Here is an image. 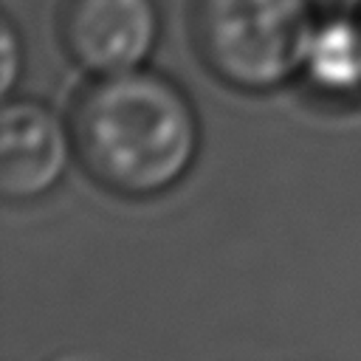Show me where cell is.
Instances as JSON below:
<instances>
[{"label": "cell", "instance_id": "cell-2", "mask_svg": "<svg viewBox=\"0 0 361 361\" xmlns=\"http://www.w3.org/2000/svg\"><path fill=\"white\" fill-rule=\"evenodd\" d=\"M316 0H189L186 28L200 65L226 87L265 96L299 79Z\"/></svg>", "mask_w": 361, "mask_h": 361}, {"label": "cell", "instance_id": "cell-6", "mask_svg": "<svg viewBox=\"0 0 361 361\" xmlns=\"http://www.w3.org/2000/svg\"><path fill=\"white\" fill-rule=\"evenodd\" d=\"M23 65H25L23 34L14 23V17L3 14V20H0V90H3V99L14 96V90L23 79Z\"/></svg>", "mask_w": 361, "mask_h": 361}, {"label": "cell", "instance_id": "cell-7", "mask_svg": "<svg viewBox=\"0 0 361 361\" xmlns=\"http://www.w3.org/2000/svg\"><path fill=\"white\" fill-rule=\"evenodd\" d=\"M358 8H361V3H358Z\"/></svg>", "mask_w": 361, "mask_h": 361}, {"label": "cell", "instance_id": "cell-4", "mask_svg": "<svg viewBox=\"0 0 361 361\" xmlns=\"http://www.w3.org/2000/svg\"><path fill=\"white\" fill-rule=\"evenodd\" d=\"M76 161L71 121L48 102L8 96L0 110V197L34 203L51 195Z\"/></svg>", "mask_w": 361, "mask_h": 361}, {"label": "cell", "instance_id": "cell-5", "mask_svg": "<svg viewBox=\"0 0 361 361\" xmlns=\"http://www.w3.org/2000/svg\"><path fill=\"white\" fill-rule=\"evenodd\" d=\"M327 104L361 102V8H319L299 79Z\"/></svg>", "mask_w": 361, "mask_h": 361}, {"label": "cell", "instance_id": "cell-3", "mask_svg": "<svg viewBox=\"0 0 361 361\" xmlns=\"http://www.w3.org/2000/svg\"><path fill=\"white\" fill-rule=\"evenodd\" d=\"M56 37L90 79L144 68L164 37L161 0H62Z\"/></svg>", "mask_w": 361, "mask_h": 361}, {"label": "cell", "instance_id": "cell-1", "mask_svg": "<svg viewBox=\"0 0 361 361\" xmlns=\"http://www.w3.org/2000/svg\"><path fill=\"white\" fill-rule=\"evenodd\" d=\"M68 121L85 175L124 200H149L175 189L203 147L192 96L149 65L93 76L76 93Z\"/></svg>", "mask_w": 361, "mask_h": 361}]
</instances>
